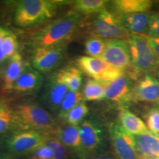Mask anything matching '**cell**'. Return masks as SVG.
Segmentation results:
<instances>
[{
  "label": "cell",
  "mask_w": 159,
  "mask_h": 159,
  "mask_svg": "<svg viewBox=\"0 0 159 159\" xmlns=\"http://www.w3.org/2000/svg\"><path fill=\"white\" fill-rule=\"evenodd\" d=\"M47 145L53 152L52 159H66L68 158L67 148L57 139H52L47 142Z\"/></svg>",
  "instance_id": "30"
},
{
  "label": "cell",
  "mask_w": 159,
  "mask_h": 159,
  "mask_svg": "<svg viewBox=\"0 0 159 159\" xmlns=\"http://www.w3.org/2000/svg\"><path fill=\"white\" fill-rule=\"evenodd\" d=\"M157 77H158V79L159 80V69L158 70V71H157Z\"/></svg>",
  "instance_id": "39"
},
{
  "label": "cell",
  "mask_w": 159,
  "mask_h": 159,
  "mask_svg": "<svg viewBox=\"0 0 159 159\" xmlns=\"http://www.w3.org/2000/svg\"><path fill=\"white\" fill-rule=\"evenodd\" d=\"M15 119L17 124L25 129L48 130L53 125V119L50 114L35 105H20L16 111Z\"/></svg>",
  "instance_id": "5"
},
{
  "label": "cell",
  "mask_w": 159,
  "mask_h": 159,
  "mask_svg": "<svg viewBox=\"0 0 159 159\" xmlns=\"http://www.w3.org/2000/svg\"><path fill=\"white\" fill-rule=\"evenodd\" d=\"M63 46L57 44L51 47H38L33 57L35 69L47 72L54 69L62 58Z\"/></svg>",
  "instance_id": "10"
},
{
  "label": "cell",
  "mask_w": 159,
  "mask_h": 159,
  "mask_svg": "<svg viewBox=\"0 0 159 159\" xmlns=\"http://www.w3.org/2000/svg\"><path fill=\"white\" fill-rule=\"evenodd\" d=\"M133 89L130 80L122 75L114 80L105 85L104 98L114 102H127L131 98Z\"/></svg>",
  "instance_id": "11"
},
{
  "label": "cell",
  "mask_w": 159,
  "mask_h": 159,
  "mask_svg": "<svg viewBox=\"0 0 159 159\" xmlns=\"http://www.w3.org/2000/svg\"><path fill=\"white\" fill-rule=\"evenodd\" d=\"M104 84L94 80H89L83 91V98L89 101L101 100L104 98Z\"/></svg>",
  "instance_id": "24"
},
{
  "label": "cell",
  "mask_w": 159,
  "mask_h": 159,
  "mask_svg": "<svg viewBox=\"0 0 159 159\" xmlns=\"http://www.w3.org/2000/svg\"><path fill=\"white\" fill-rule=\"evenodd\" d=\"M119 122L121 126L132 135L142 134L149 131L142 119L126 109H123L119 114Z\"/></svg>",
  "instance_id": "18"
},
{
  "label": "cell",
  "mask_w": 159,
  "mask_h": 159,
  "mask_svg": "<svg viewBox=\"0 0 159 159\" xmlns=\"http://www.w3.org/2000/svg\"><path fill=\"white\" fill-rule=\"evenodd\" d=\"M61 2L48 0H23L16 7L14 21L19 27L41 23L54 16Z\"/></svg>",
  "instance_id": "2"
},
{
  "label": "cell",
  "mask_w": 159,
  "mask_h": 159,
  "mask_svg": "<svg viewBox=\"0 0 159 159\" xmlns=\"http://www.w3.org/2000/svg\"><path fill=\"white\" fill-rule=\"evenodd\" d=\"M58 140L66 148L76 151L82 148L78 126L69 125L57 131Z\"/></svg>",
  "instance_id": "20"
},
{
  "label": "cell",
  "mask_w": 159,
  "mask_h": 159,
  "mask_svg": "<svg viewBox=\"0 0 159 159\" xmlns=\"http://www.w3.org/2000/svg\"><path fill=\"white\" fill-rule=\"evenodd\" d=\"M127 42L130 49L131 66L135 71L149 74L158 69V59L143 35H130Z\"/></svg>",
  "instance_id": "3"
},
{
  "label": "cell",
  "mask_w": 159,
  "mask_h": 159,
  "mask_svg": "<svg viewBox=\"0 0 159 159\" xmlns=\"http://www.w3.org/2000/svg\"><path fill=\"white\" fill-rule=\"evenodd\" d=\"M153 159H159V158H153Z\"/></svg>",
  "instance_id": "41"
},
{
  "label": "cell",
  "mask_w": 159,
  "mask_h": 159,
  "mask_svg": "<svg viewBox=\"0 0 159 159\" xmlns=\"http://www.w3.org/2000/svg\"><path fill=\"white\" fill-rule=\"evenodd\" d=\"M151 16L149 12H143L118 17L129 34L143 35L148 33Z\"/></svg>",
  "instance_id": "14"
},
{
  "label": "cell",
  "mask_w": 159,
  "mask_h": 159,
  "mask_svg": "<svg viewBox=\"0 0 159 159\" xmlns=\"http://www.w3.org/2000/svg\"><path fill=\"white\" fill-rule=\"evenodd\" d=\"M82 148L87 151L97 149L101 144L102 132L97 125L89 120H85L79 128Z\"/></svg>",
  "instance_id": "16"
},
{
  "label": "cell",
  "mask_w": 159,
  "mask_h": 159,
  "mask_svg": "<svg viewBox=\"0 0 159 159\" xmlns=\"http://www.w3.org/2000/svg\"><path fill=\"white\" fill-rule=\"evenodd\" d=\"M9 30H7L4 28V27H0V63H2L6 59L2 52V44L3 39L7 34Z\"/></svg>",
  "instance_id": "34"
},
{
  "label": "cell",
  "mask_w": 159,
  "mask_h": 159,
  "mask_svg": "<svg viewBox=\"0 0 159 159\" xmlns=\"http://www.w3.org/2000/svg\"><path fill=\"white\" fill-rule=\"evenodd\" d=\"M0 159H7V156L2 152H0Z\"/></svg>",
  "instance_id": "37"
},
{
  "label": "cell",
  "mask_w": 159,
  "mask_h": 159,
  "mask_svg": "<svg viewBox=\"0 0 159 159\" xmlns=\"http://www.w3.org/2000/svg\"><path fill=\"white\" fill-rule=\"evenodd\" d=\"M80 70L94 80L106 85L124 74V71L114 68L99 57L83 56L77 61Z\"/></svg>",
  "instance_id": "6"
},
{
  "label": "cell",
  "mask_w": 159,
  "mask_h": 159,
  "mask_svg": "<svg viewBox=\"0 0 159 159\" xmlns=\"http://www.w3.org/2000/svg\"><path fill=\"white\" fill-rule=\"evenodd\" d=\"M134 137L139 159L159 158V137L150 131Z\"/></svg>",
  "instance_id": "12"
},
{
  "label": "cell",
  "mask_w": 159,
  "mask_h": 159,
  "mask_svg": "<svg viewBox=\"0 0 159 159\" xmlns=\"http://www.w3.org/2000/svg\"><path fill=\"white\" fill-rule=\"evenodd\" d=\"M53 152L47 144H42L35 149L31 159H52Z\"/></svg>",
  "instance_id": "31"
},
{
  "label": "cell",
  "mask_w": 159,
  "mask_h": 159,
  "mask_svg": "<svg viewBox=\"0 0 159 159\" xmlns=\"http://www.w3.org/2000/svg\"><path fill=\"white\" fill-rule=\"evenodd\" d=\"M67 92L68 88L63 83L58 82L55 78L49 84L48 90L47 91V102L53 108L61 106Z\"/></svg>",
  "instance_id": "22"
},
{
  "label": "cell",
  "mask_w": 159,
  "mask_h": 159,
  "mask_svg": "<svg viewBox=\"0 0 159 159\" xmlns=\"http://www.w3.org/2000/svg\"><path fill=\"white\" fill-rule=\"evenodd\" d=\"M88 113L89 108L87 105L84 102H80L69 110L63 117L69 125L77 126Z\"/></svg>",
  "instance_id": "25"
},
{
  "label": "cell",
  "mask_w": 159,
  "mask_h": 159,
  "mask_svg": "<svg viewBox=\"0 0 159 159\" xmlns=\"http://www.w3.org/2000/svg\"><path fill=\"white\" fill-rule=\"evenodd\" d=\"M55 79L63 83L71 91H78L82 85V75L80 70L75 67H68L57 73Z\"/></svg>",
  "instance_id": "21"
},
{
  "label": "cell",
  "mask_w": 159,
  "mask_h": 159,
  "mask_svg": "<svg viewBox=\"0 0 159 159\" xmlns=\"http://www.w3.org/2000/svg\"><path fill=\"white\" fill-rule=\"evenodd\" d=\"M146 126L148 130L159 137V109L152 108L146 116Z\"/></svg>",
  "instance_id": "29"
},
{
  "label": "cell",
  "mask_w": 159,
  "mask_h": 159,
  "mask_svg": "<svg viewBox=\"0 0 159 159\" xmlns=\"http://www.w3.org/2000/svg\"><path fill=\"white\" fill-rule=\"evenodd\" d=\"M45 140L46 137L39 131H24L12 136L7 145L12 152L21 154L35 150L43 144Z\"/></svg>",
  "instance_id": "9"
},
{
  "label": "cell",
  "mask_w": 159,
  "mask_h": 159,
  "mask_svg": "<svg viewBox=\"0 0 159 159\" xmlns=\"http://www.w3.org/2000/svg\"><path fill=\"white\" fill-rule=\"evenodd\" d=\"M110 2L111 12L117 16L148 12L152 5L150 0H116Z\"/></svg>",
  "instance_id": "15"
},
{
  "label": "cell",
  "mask_w": 159,
  "mask_h": 159,
  "mask_svg": "<svg viewBox=\"0 0 159 159\" xmlns=\"http://www.w3.org/2000/svg\"><path fill=\"white\" fill-rule=\"evenodd\" d=\"M83 98V94L80 91H68L60 106L61 116H64L73 107L82 102Z\"/></svg>",
  "instance_id": "27"
},
{
  "label": "cell",
  "mask_w": 159,
  "mask_h": 159,
  "mask_svg": "<svg viewBox=\"0 0 159 159\" xmlns=\"http://www.w3.org/2000/svg\"><path fill=\"white\" fill-rule=\"evenodd\" d=\"M107 2L105 0H77L75 2L74 8L84 14L98 13L105 9Z\"/></svg>",
  "instance_id": "23"
},
{
  "label": "cell",
  "mask_w": 159,
  "mask_h": 159,
  "mask_svg": "<svg viewBox=\"0 0 159 159\" xmlns=\"http://www.w3.org/2000/svg\"><path fill=\"white\" fill-rule=\"evenodd\" d=\"M42 77L37 71L27 69L23 71L13 85L12 89L19 92H31L36 91L41 86Z\"/></svg>",
  "instance_id": "17"
},
{
  "label": "cell",
  "mask_w": 159,
  "mask_h": 159,
  "mask_svg": "<svg viewBox=\"0 0 159 159\" xmlns=\"http://www.w3.org/2000/svg\"><path fill=\"white\" fill-rule=\"evenodd\" d=\"M12 122V116L7 109L0 110V134L5 132Z\"/></svg>",
  "instance_id": "33"
},
{
  "label": "cell",
  "mask_w": 159,
  "mask_h": 159,
  "mask_svg": "<svg viewBox=\"0 0 159 159\" xmlns=\"http://www.w3.org/2000/svg\"><path fill=\"white\" fill-rule=\"evenodd\" d=\"M146 35L153 39H159V13L151 16Z\"/></svg>",
  "instance_id": "32"
},
{
  "label": "cell",
  "mask_w": 159,
  "mask_h": 159,
  "mask_svg": "<svg viewBox=\"0 0 159 159\" xmlns=\"http://www.w3.org/2000/svg\"><path fill=\"white\" fill-rule=\"evenodd\" d=\"M99 58L124 71L131 66L128 43L124 40H107L104 51Z\"/></svg>",
  "instance_id": "7"
},
{
  "label": "cell",
  "mask_w": 159,
  "mask_h": 159,
  "mask_svg": "<svg viewBox=\"0 0 159 159\" xmlns=\"http://www.w3.org/2000/svg\"><path fill=\"white\" fill-rule=\"evenodd\" d=\"M5 105H4V103L0 100V110H2V109H5Z\"/></svg>",
  "instance_id": "38"
},
{
  "label": "cell",
  "mask_w": 159,
  "mask_h": 159,
  "mask_svg": "<svg viewBox=\"0 0 159 159\" xmlns=\"http://www.w3.org/2000/svg\"><path fill=\"white\" fill-rule=\"evenodd\" d=\"M105 41L100 38L94 36L89 39L85 41V52L90 57H100L104 51Z\"/></svg>",
  "instance_id": "26"
},
{
  "label": "cell",
  "mask_w": 159,
  "mask_h": 159,
  "mask_svg": "<svg viewBox=\"0 0 159 159\" xmlns=\"http://www.w3.org/2000/svg\"><path fill=\"white\" fill-rule=\"evenodd\" d=\"M155 40H156L157 42H158V43H159V39H155Z\"/></svg>",
  "instance_id": "40"
},
{
  "label": "cell",
  "mask_w": 159,
  "mask_h": 159,
  "mask_svg": "<svg viewBox=\"0 0 159 159\" xmlns=\"http://www.w3.org/2000/svg\"><path fill=\"white\" fill-rule=\"evenodd\" d=\"M109 134L117 159H139L134 135L127 132L117 122L110 125Z\"/></svg>",
  "instance_id": "8"
},
{
  "label": "cell",
  "mask_w": 159,
  "mask_h": 159,
  "mask_svg": "<svg viewBox=\"0 0 159 159\" xmlns=\"http://www.w3.org/2000/svg\"><path fill=\"white\" fill-rule=\"evenodd\" d=\"M80 16L75 13H70L49 23L35 33L32 41L38 47H51L61 44L70 36L77 28Z\"/></svg>",
  "instance_id": "1"
},
{
  "label": "cell",
  "mask_w": 159,
  "mask_h": 159,
  "mask_svg": "<svg viewBox=\"0 0 159 159\" xmlns=\"http://www.w3.org/2000/svg\"><path fill=\"white\" fill-rule=\"evenodd\" d=\"M94 159H114V158L110 156H107V155H103V156H99L98 157H96Z\"/></svg>",
  "instance_id": "36"
},
{
  "label": "cell",
  "mask_w": 159,
  "mask_h": 159,
  "mask_svg": "<svg viewBox=\"0 0 159 159\" xmlns=\"http://www.w3.org/2000/svg\"><path fill=\"white\" fill-rule=\"evenodd\" d=\"M24 71L23 60L21 55L16 52L11 57V61L7 66L4 75V88L10 90L13 88L16 80Z\"/></svg>",
  "instance_id": "19"
},
{
  "label": "cell",
  "mask_w": 159,
  "mask_h": 159,
  "mask_svg": "<svg viewBox=\"0 0 159 159\" xmlns=\"http://www.w3.org/2000/svg\"><path fill=\"white\" fill-rule=\"evenodd\" d=\"M91 29L95 36L100 39L127 41L130 36L119 17L106 9L97 13L92 22Z\"/></svg>",
  "instance_id": "4"
},
{
  "label": "cell",
  "mask_w": 159,
  "mask_h": 159,
  "mask_svg": "<svg viewBox=\"0 0 159 159\" xmlns=\"http://www.w3.org/2000/svg\"><path fill=\"white\" fill-rule=\"evenodd\" d=\"M17 47V38L16 35L9 31L3 39L2 44V50L5 58H11L13 55L16 54Z\"/></svg>",
  "instance_id": "28"
},
{
  "label": "cell",
  "mask_w": 159,
  "mask_h": 159,
  "mask_svg": "<svg viewBox=\"0 0 159 159\" xmlns=\"http://www.w3.org/2000/svg\"><path fill=\"white\" fill-rule=\"evenodd\" d=\"M133 98L142 102H159V81L147 75L133 89Z\"/></svg>",
  "instance_id": "13"
},
{
  "label": "cell",
  "mask_w": 159,
  "mask_h": 159,
  "mask_svg": "<svg viewBox=\"0 0 159 159\" xmlns=\"http://www.w3.org/2000/svg\"><path fill=\"white\" fill-rule=\"evenodd\" d=\"M66 159H86V155L83 151H76L68 156Z\"/></svg>",
  "instance_id": "35"
}]
</instances>
